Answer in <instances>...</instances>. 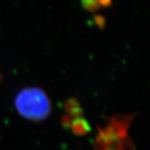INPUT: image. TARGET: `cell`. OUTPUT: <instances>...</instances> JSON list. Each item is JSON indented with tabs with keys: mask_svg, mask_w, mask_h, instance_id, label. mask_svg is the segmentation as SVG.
<instances>
[{
	"mask_svg": "<svg viewBox=\"0 0 150 150\" xmlns=\"http://www.w3.org/2000/svg\"><path fill=\"white\" fill-rule=\"evenodd\" d=\"M17 112L33 123L46 120L53 111V104L47 93L38 87H26L14 98Z\"/></svg>",
	"mask_w": 150,
	"mask_h": 150,
	"instance_id": "1",
	"label": "cell"
},
{
	"mask_svg": "<svg viewBox=\"0 0 150 150\" xmlns=\"http://www.w3.org/2000/svg\"><path fill=\"white\" fill-rule=\"evenodd\" d=\"M137 112L131 114H115L108 118V122L104 127L98 126L94 144L105 145L119 142L130 137L129 130Z\"/></svg>",
	"mask_w": 150,
	"mask_h": 150,
	"instance_id": "2",
	"label": "cell"
},
{
	"mask_svg": "<svg viewBox=\"0 0 150 150\" xmlns=\"http://www.w3.org/2000/svg\"><path fill=\"white\" fill-rule=\"evenodd\" d=\"M64 108L66 112V115L72 119L82 118L83 116V108L81 105L80 102L78 98L74 97L69 98L64 104Z\"/></svg>",
	"mask_w": 150,
	"mask_h": 150,
	"instance_id": "3",
	"label": "cell"
},
{
	"mask_svg": "<svg viewBox=\"0 0 150 150\" xmlns=\"http://www.w3.org/2000/svg\"><path fill=\"white\" fill-rule=\"evenodd\" d=\"M69 129L76 136H84L91 131L90 124L83 117L73 119Z\"/></svg>",
	"mask_w": 150,
	"mask_h": 150,
	"instance_id": "4",
	"label": "cell"
},
{
	"mask_svg": "<svg viewBox=\"0 0 150 150\" xmlns=\"http://www.w3.org/2000/svg\"><path fill=\"white\" fill-rule=\"evenodd\" d=\"M83 8L88 12H96L100 8L99 0H81Z\"/></svg>",
	"mask_w": 150,
	"mask_h": 150,
	"instance_id": "5",
	"label": "cell"
},
{
	"mask_svg": "<svg viewBox=\"0 0 150 150\" xmlns=\"http://www.w3.org/2000/svg\"><path fill=\"white\" fill-rule=\"evenodd\" d=\"M93 23L99 29H103L106 25V18L103 15H95L93 17Z\"/></svg>",
	"mask_w": 150,
	"mask_h": 150,
	"instance_id": "6",
	"label": "cell"
},
{
	"mask_svg": "<svg viewBox=\"0 0 150 150\" xmlns=\"http://www.w3.org/2000/svg\"><path fill=\"white\" fill-rule=\"evenodd\" d=\"M72 120H73L72 118H70L69 116H67L66 114H64V115L62 116V118L60 119V123H61V125L64 129H69Z\"/></svg>",
	"mask_w": 150,
	"mask_h": 150,
	"instance_id": "7",
	"label": "cell"
},
{
	"mask_svg": "<svg viewBox=\"0 0 150 150\" xmlns=\"http://www.w3.org/2000/svg\"><path fill=\"white\" fill-rule=\"evenodd\" d=\"M112 0H99V4L103 7H108L112 4Z\"/></svg>",
	"mask_w": 150,
	"mask_h": 150,
	"instance_id": "8",
	"label": "cell"
},
{
	"mask_svg": "<svg viewBox=\"0 0 150 150\" xmlns=\"http://www.w3.org/2000/svg\"><path fill=\"white\" fill-rule=\"evenodd\" d=\"M1 81H2V74H0V83H1Z\"/></svg>",
	"mask_w": 150,
	"mask_h": 150,
	"instance_id": "9",
	"label": "cell"
}]
</instances>
